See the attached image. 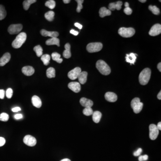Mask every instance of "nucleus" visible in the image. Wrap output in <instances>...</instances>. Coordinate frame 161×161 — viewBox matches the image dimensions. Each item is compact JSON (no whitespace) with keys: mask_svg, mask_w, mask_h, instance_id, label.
<instances>
[{"mask_svg":"<svg viewBox=\"0 0 161 161\" xmlns=\"http://www.w3.org/2000/svg\"><path fill=\"white\" fill-rule=\"evenodd\" d=\"M74 26H76V27H77V28H78V29H79L81 30L82 29V25L81 24H79V23L76 22V23H75V24H74Z\"/></svg>","mask_w":161,"mask_h":161,"instance_id":"obj_47","label":"nucleus"},{"mask_svg":"<svg viewBox=\"0 0 161 161\" xmlns=\"http://www.w3.org/2000/svg\"><path fill=\"white\" fill-rule=\"evenodd\" d=\"M12 110L13 112H19L20 110H21L20 107H15L13 108L12 109Z\"/></svg>","mask_w":161,"mask_h":161,"instance_id":"obj_45","label":"nucleus"},{"mask_svg":"<svg viewBox=\"0 0 161 161\" xmlns=\"http://www.w3.org/2000/svg\"><path fill=\"white\" fill-rule=\"evenodd\" d=\"M87 75H88V73L86 71L81 72V73L79 74L77 77L80 84H84L86 82Z\"/></svg>","mask_w":161,"mask_h":161,"instance_id":"obj_22","label":"nucleus"},{"mask_svg":"<svg viewBox=\"0 0 161 161\" xmlns=\"http://www.w3.org/2000/svg\"><path fill=\"white\" fill-rule=\"evenodd\" d=\"M125 7H129V3L128 2H126L125 3Z\"/></svg>","mask_w":161,"mask_h":161,"instance_id":"obj_52","label":"nucleus"},{"mask_svg":"<svg viewBox=\"0 0 161 161\" xmlns=\"http://www.w3.org/2000/svg\"><path fill=\"white\" fill-rule=\"evenodd\" d=\"M102 116V115L100 112L99 111H95L92 114L93 121L95 123H98L100 121Z\"/></svg>","mask_w":161,"mask_h":161,"instance_id":"obj_25","label":"nucleus"},{"mask_svg":"<svg viewBox=\"0 0 161 161\" xmlns=\"http://www.w3.org/2000/svg\"><path fill=\"white\" fill-rule=\"evenodd\" d=\"M24 143L28 146H34L36 144L37 141L36 138L31 135H26L24 138Z\"/></svg>","mask_w":161,"mask_h":161,"instance_id":"obj_10","label":"nucleus"},{"mask_svg":"<svg viewBox=\"0 0 161 161\" xmlns=\"http://www.w3.org/2000/svg\"><path fill=\"white\" fill-rule=\"evenodd\" d=\"M52 59L53 61H56L57 63H62L63 61V59L61 58V55L58 53H53L52 54Z\"/></svg>","mask_w":161,"mask_h":161,"instance_id":"obj_27","label":"nucleus"},{"mask_svg":"<svg viewBox=\"0 0 161 161\" xmlns=\"http://www.w3.org/2000/svg\"><path fill=\"white\" fill-rule=\"evenodd\" d=\"M161 33V25L159 24H156L151 28L149 34L150 36H158Z\"/></svg>","mask_w":161,"mask_h":161,"instance_id":"obj_11","label":"nucleus"},{"mask_svg":"<svg viewBox=\"0 0 161 161\" xmlns=\"http://www.w3.org/2000/svg\"><path fill=\"white\" fill-rule=\"evenodd\" d=\"M60 161H71L70 159H68V158H65V159H62Z\"/></svg>","mask_w":161,"mask_h":161,"instance_id":"obj_53","label":"nucleus"},{"mask_svg":"<svg viewBox=\"0 0 161 161\" xmlns=\"http://www.w3.org/2000/svg\"><path fill=\"white\" fill-rule=\"evenodd\" d=\"M124 11L126 14H127V15H131L132 14L133 10L129 7H126V8L124 9Z\"/></svg>","mask_w":161,"mask_h":161,"instance_id":"obj_39","label":"nucleus"},{"mask_svg":"<svg viewBox=\"0 0 161 161\" xmlns=\"http://www.w3.org/2000/svg\"><path fill=\"white\" fill-rule=\"evenodd\" d=\"M142 150L141 148H139L137 151L134 152V156H136V157L139 156L141 154V153H142Z\"/></svg>","mask_w":161,"mask_h":161,"instance_id":"obj_41","label":"nucleus"},{"mask_svg":"<svg viewBox=\"0 0 161 161\" xmlns=\"http://www.w3.org/2000/svg\"><path fill=\"white\" fill-rule=\"evenodd\" d=\"M6 16V11L5 7L0 5V20H2L5 18Z\"/></svg>","mask_w":161,"mask_h":161,"instance_id":"obj_32","label":"nucleus"},{"mask_svg":"<svg viewBox=\"0 0 161 161\" xmlns=\"http://www.w3.org/2000/svg\"><path fill=\"white\" fill-rule=\"evenodd\" d=\"M157 68L158 69V70L160 71V72H161V63H159L158 65V66H157Z\"/></svg>","mask_w":161,"mask_h":161,"instance_id":"obj_49","label":"nucleus"},{"mask_svg":"<svg viewBox=\"0 0 161 161\" xmlns=\"http://www.w3.org/2000/svg\"><path fill=\"white\" fill-rule=\"evenodd\" d=\"M76 2L77 3V12L78 13H80L81 11V9L83 8V6H82V3L84 2L83 0H76Z\"/></svg>","mask_w":161,"mask_h":161,"instance_id":"obj_37","label":"nucleus"},{"mask_svg":"<svg viewBox=\"0 0 161 161\" xmlns=\"http://www.w3.org/2000/svg\"><path fill=\"white\" fill-rule=\"evenodd\" d=\"M55 16V13L53 11H49L48 12L46 13L44 16L46 19L49 22L53 21V20Z\"/></svg>","mask_w":161,"mask_h":161,"instance_id":"obj_28","label":"nucleus"},{"mask_svg":"<svg viewBox=\"0 0 161 161\" xmlns=\"http://www.w3.org/2000/svg\"><path fill=\"white\" fill-rule=\"evenodd\" d=\"M131 106L133 108L134 112L136 114H138L140 113L142 109L143 103L141 102L140 98H135L131 101Z\"/></svg>","mask_w":161,"mask_h":161,"instance_id":"obj_4","label":"nucleus"},{"mask_svg":"<svg viewBox=\"0 0 161 161\" xmlns=\"http://www.w3.org/2000/svg\"><path fill=\"white\" fill-rule=\"evenodd\" d=\"M139 1L142 2V3H145V2H146V0H139Z\"/></svg>","mask_w":161,"mask_h":161,"instance_id":"obj_54","label":"nucleus"},{"mask_svg":"<svg viewBox=\"0 0 161 161\" xmlns=\"http://www.w3.org/2000/svg\"><path fill=\"white\" fill-rule=\"evenodd\" d=\"M5 143V140L4 138L0 137V147L3 146Z\"/></svg>","mask_w":161,"mask_h":161,"instance_id":"obj_42","label":"nucleus"},{"mask_svg":"<svg viewBox=\"0 0 161 161\" xmlns=\"http://www.w3.org/2000/svg\"><path fill=\"white\" fill-rule=\"evenodd\" d=\"M93 112V110L91 107H86L83 110V114L86 116H91Z\"/></svg>","mask_w":161,"mask_h":161,"instance_id":"obj_35","label":"nucleus"},{"mask_svg":"<svg viewBox=\"0 0 161 161\" xmlns=\"http://www.w3.org/2000/svg\"><path fill=\"white\" fill-rule=\"evenodd\" d=\"M46 75L48 78H51L55 77L56 76L55 69L53 67H50L47 69Z\"/></svg>","mask_w":161,"mask_h":161,"instance_id":"obj_26","label":"nucleus"},{"mask_svg":"<svg viewBox=\"0 0 161 161\" xmlns=\"http://www.w3.org/2000/svg\"><path fill=\"white\" fill-rule=\"evenodd\" d=\"M22 28V25L21 24L11 25L9 27L8 31L10 34H17L21 31Z\"/></svg>","mask_w":161,"mask_h":161,"instance_id":"obj_8","label":"nucleus"},{"mask_svg":"<svg viewBox=\"0 0 161 161\" xmlns=\"http://www.w3.org/2000/svg\"><path fill=\"white\" fill-rule=\"evenodd\" d=\"M34 51L36 52L37 57H40L43 55V49L40 45L35 46L34 48Z\"/></svg>","mask_w":161,"mask_h":161,"instance_id":"obj_31","label":"nucleus"},{"mask_svg":"<svg viewBox=\"0 0 161 161\" xmlns=\"http://www.w3.org/2000/svg\"><path fill=\"white\" fill-rule=\"evenodd\" d=\"M26 40V34L24 32H22L18 35L15 40L13 42L12 46L14 49H19L21 47Z\"/></svg>","mask_w":161,"mask_h":161,"instance_id":"obj_3","label":"nucleus"},{"mask_svg":"<svg viewBox=\"0 0 161 161\" xmlns=\"http://www.w3.org/2000/svg\"><path fill=\"white\" fill-rule=\"evenodd\" d=\"M123 2L121 1H118L116 2L110 3L108 5V8L110 10H121L122 8Z\"/></svg>","mask_w":161,"mask_h":161,"instance_id":"obj_15","label":"nucleus"},{"mask_svg":"<svg viewBox=\"0 0 161 161\" xmlns=\"http://www.w3.org/2000/svg\"><path fill=\"white\" fill-rule=\"evenodd\" d=\"M40 34L43 36H50L52 38H57L59 36V33L57 32H49L45 30H40Z\"/></svg>","mask_w":161,"mask_h":161,"instance_id":"obj_14","label":"nucleus"},{"mask_svg":"<svg viewBox=\"0 0 161 161\" xmlns=\"http://www.w3.org/2000/svg\"><path fill=\"white\" fill-rule=\"evenodd\" d=\"M10 58L11 55L9 53H7L4 54L0 59V66H4L5 65L9 62Z\"/></svg>","mask_w":161,"mask_h":161,"instance_id":"obj_16","label":"nucleus"},{"mask_svg":"<svg viewBox=\"0 0 161 161\" xmlns=\"http://www.w3.org/2000/svg\"><path fill=\"white\" fill-rule=\"evenodd\" d=\"M96 67L98 70L102 75H108L111 72L110 68L104 61L98 60L96 64Z\"/></svg>","mask_w":161,"mask_h":161,"instance_id":"obj_2","label":"nucleus"},{"mask_svg":"<svg viewBox=\"0 0 161 161\" xmlns=\"http://www.w3.org/2000/svg\"><path fill=\"white\" fill-rule=\"evenodd\" d=\"M149 9L155 15H158L160 14V10L155 5H149Z\"/></svg>","mask_w":161,"mask_h":161,"instance_id":"obj_33","label":"nucleus"},{"mask_svg":"<svg viewBox=\"0 0 161 161\" xmlns=\"http://www.w3.org/2000/svg\"><path fill=\"white\" fill-rule=\"evenodd\" d=\"M157 98H158L159 100H161V91H160L159 92V93L158 94V95H157Z\"/></svg>","mask_w":161,"mask_h":161,"instance_id":"obj_50","label":"nucleus"},{"mask_svg":"<svg viewBox=\"0 0 161 161\" xmlns=\"http://www.w3.org/2000/svg\"><path fill=\"white\" fill-rule=\"evenodd\" d=\"M68 87L69 89L75 93H78L81 89V86L78 82H71L68 84Z\"/></svg>","mask_w":161,"mask_h":161,"instance_id":"obj_12","label":"nucleus"},{"mask_svg":"<svg viewBox=\"0 0 161 161\" xmlns=\"http://www.w3.org/2000/svg\"><path fill=\"white\" fill-rule=\"evenodd\" d=\"M137 54L133 53H131L129 54H126L125 57L126 62L129 63L131 65L132 64L134 65V63L137 59Z\"/></svg>","mask_w":161,"mask_h":161,"instance_id":"obj_19","label":"nucleus"},{"mask_svg":"<svg viewBox=\"0 0 161 161\" xmlns=\"http://www.w3.org/2000/svg\"><path fill=\"white\" fill-rule=\"evenodd\" d=\"M22 73L26 76H30L34 73V69L32 67L30 66H24L22 69Z\"/></svg>","mask_w":161,"mask_h":161,"instance_id":"obj_18","label":"nucleus"},{"mask_svg":"<svg viewBox=\"0 0 161 161\" xmlns=\"http://www.w3.org/2000/svg\"><path fill=\"white\" fill-rule=\"evenodd\" d=\"M150 130V138L152 140L156 139L159 134V130L157 128V126L154 124H151L149 126Z\"/></svg>","mask_w":161,"mask_h":161,"instance_id":"obj_7","label":"nucleus"},{"mask_svg":"<svg viewBox=\"0 0 161 161\" xmlns=\"http://www.w3.org/2000/svg\"><path fill=\"white\" fill-rule=\"evenodd\" d=\"M32 103L33 105L37 108H40L42 106V101L40 98L36 95H34L32 97Z\"/></svg>","mask_w":161,"mask_h":161,"instance_id":"obj_21","label":"nucleus"},{"mask_svg":"<svg viewBox=\"0 0 161 161\" xmlns=\"http://www.w3.org/2000/svg\"><path fill=\"white\" fill-rule=\"evenodd\" d=\"M5 91L4 90H0V98L3 99L5 98Z\"/></svg>","mask_w":161,"mask_h":161,"instance_id":"obj_43","label":"nucleus"},{"mask_svg":"<svg viewBox=\"0 0 161 161\" xmlns=\"http://www.w3.org/2000/svg\"><path fill=\"white\" fill-rule=\"evenodd\" d=\"M50 59H51V57L49 54H44L42 55L41 57V60L43 61L45 65H49Z\"/></svg>","mask_w":161,"mask_h":161,"instance_id":"obj_30","label":"nucleus"},{"mask_svg":"<svg viewBox=\"0 0 161 161\" xmlns=\"http://www.w3.org/2000/svg\"><path fill=\"white\" fill-rule=\"evenodd\" d=\"M80 103L82 106L85 107H91L93 105V102L90 99L82 98L80 99Z\"/></svg>","mask_w":161,"mask_h":161,"instance_id":"obj_17","label":"nucleus"},{"mask_svg":"<svg viewBox=\"0 0 161 161\" xmlns=\"http://www.w3.org/2000/svg\"><path fill=\"white\" fill-rule=\"evenodd\" d=\"M105 98L107 101L114 102L117 101V96L114 93L108 92L105 94Z\"/></svg>","mask_w":161,"mask_h":161,"instance_id":"obj_13","label":"nucleus"},{"mask_svg":"<svg viewBox=\"0 0 161 161\" xmlns=\"http://www.w3.org/2000/svg\"><path fill=\"white\" fill-rule=\"evenodd\" d=\"M36 2V0H26L23 2V5L25 10H28L32 4Z\"/></svg>","mask_w":161,"mask_h":161,"instance_id":"obj_29","label":"nucleus"},{"mask_svg":"<svg viewBox=\"0 0 161 161\" xmlns=\"http://www.w3.org/2000/svg\"><path fill=\"white\" fill-rule=\"evenodd\" d=\"M150 69L146 68L141 72L139 76V81L142 85H146L149 82L151 77Z\"/></svg>","mask_w":161,"mask_h":161,"instance_id":"obj_1","label":"nucleus"},{"mask_svg":"<svg viewBox=\"0 0 161 161\" xmlns=\"http://www.w3.org/2000/svg\"><path fill=\"white\" fill-rule=\"evenodd\" d=\"M22 115L21 114H18L14 116V118L16 120H20L22 118Z\"/></svg>","mask_w":161,"mask_h":161,"instance_id":"obj_44","label":"nucleus"},{"mask_svg":"<svg viewBox=\"0 0 161 161\" xmlns=\"http://www.w3.org/2000/svg\"><path fill=\"white\" fill-rule=\"evenodd\" d=\"M65 50L63 52V57L66 59H69L71 57V51H70L71 46H70V44L67 43L65 45Z\"/></svg>","mask_w":161,"mask_h":161,"instance_id":"obj_20","label":"nucleus"},{"mask_svg":"<svg viewBox=\"0 0 161 161\" xmlns=\"http://www.w3.org/2000/svg\"><path fill=\"white\" fill-rule=\"evenodd\" d=\"M148 156L147 155H143V156H140L139 157L138 160L139 161H146L148 160Z\"/></svg>","mask_w":161,"mask_h":161,"instance_id":"obj_40","label":"nucleus"},{"mask_svg":"<svg viewBox=\"0 0 161 161\" xmlns=\"http://www.w3.org/2000/svg\"><path fill=\"white\" fill-rule=\"evenodd\" d=\"M118 33L123 37L129 38L135 34V30L132 28H121L119 29Z\"/></svg>","mask_w":161,"mask_h":161,"instance_id":"obj_5","label":"nucleus"},{"mask_svg":"<svg viewBox=\"0 0 161 161\" xmlns=\"http://www.w3.org/2000/svg\"><path fill=\"white\" fill-rule=\"evenodd\" d=\"M13 91L11 88H8L6 91V96L7 98H11L12 97Z\"/></svg>","mask_w":161,"mask_h":161,"instance_id":"obj_38","label":"nucleus"},{"mask_svg":"<svg viewBox=\"0 0 161 161\" xmlns=\"http://www.w3.org/2000/svg\"><path fill=\"white\" fill-rule=\"evenodd\" d=\"M63 2L65 4H68L70 2V0H63Z\"/></svg>","mask_w":161,"mask_h":161,"instance_id":"obj_51","label":"nucleus"},{"mask_svg":"<svg viewBox=\"0 0 161 161\" xmlns=\"http://www.w3.org/2000/svg\"><path fill=\"white\" fill-rule=\"evenodd\" d=\"M157 128H158V129L159 130H161V122H159V123H158V125H157Z\"/></svg>","mask_w":161,"mask_h":161,"instance_id":"obj_48","label":"nucleus"},{"mask_svg":"<svg viewBox=\"0 0 161 161\" xmlns=\"http://www.w3.org/2000/svg\"><path fill=\"white\" fill-rule=\"evenodd\" d=\"M46 44L47 45H56L58 47H60V40L57 38H52L49 39L46 41Z\"/></svg>","mask_w":161,"mask_h":161,"instance_id":"obj_24","label":"nucleus"},{"mask_svg":"<svg viewBox=\"0 0 161 161\" xmlns=\"http://www.w3.org/2000/svg\"><path fill=\"white\" fill-rule=\"evenodd\" d=\"M99 15L101 18L104 17L106 16H109L112 14V12L109 9H107L106 7H102L99 11Z\"/></svg>","mask_w":161,"mask_h":161,"instance_id":"obj_23","label":"nucleus"},{"mask_svg":"<svg viewBox=\"0 0 161 161\" xmlns=\"http://www.w3.org/2000/svg\"><path fill=\"white\" fill-rule=\"evenodd\" d=\"M102 47V44L99 42L91 43L87 45L86 50L90 53H96L101 51Z\"/></svg>","mask_w":161,"mask_h":161,"instance_id":"obj_6","label":"nucleus"},{"mask_svg":"<svg viewBox=\"0 0 161 161\" xmlns=\"http://www.w3.org/2000/svg\"><path fill=\"white\" fill-rule=\"evenodd\" d=\"M81 72V69L80 67H76L69 72L68 74V77L71 80H75L77 78L79 74Z\"/></svg>","mask_w":161,"mask_h":161,"instance_id":"obj_9","label":"nucleus"},{"mask_svg":"<svg viewBox=\"0 0 161 161\" xmlns=\"http://www.w3.org/2000/svg\"><path fill=\"white\" fill-rule=\"evenodd\" d=\"M70 33L75 36H77L78 34V33H79L78 32H77V31L74 30H71L70 31Z\"/></svg>","mask_w":161,"mask_h":161,"instance_id":"obj_46","label":"nucleus"},{"mask_svg":"<svg viewBox=\"0 0 161 161\" xmlns=\"http://www.w3.org/2000/svg\"><path fill=\"white\" fill-rule=\"evenodd\" d=\"M45 5L50 9H53L56 6V2L53 0H49L46 2Z\"/></svg>","mask_w":161,"mask_h":161,"instance_id":"obj_34","label":"nucleus"},{"mask_svg":"<svg viewBox=\"0 0 161 161\" xmlns=\"http://www.w3.org/2000/svg\"><path fill=\"white\" fill-rule=\"evenodd\" d=\"M9 119V116L6 113H2L0 115V121L6 122Z\"/></svg>","mask_w":161,"mask_h":161,"instance_id":"obj_36","label":"nucleus"}]
</instances>
